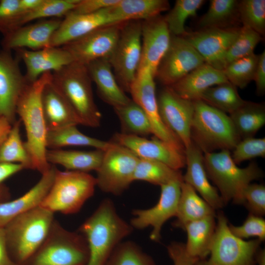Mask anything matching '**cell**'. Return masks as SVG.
<instances>
[{"label":"cell","mask_w":265,"mask_h":265,"mask_svg":"<svg viewBox=\"0 0 265 265\" xmlns=\"http://www.w3.org/2000/svg\"><path fill=\"white\" fill-rule=\"evenodd\" d=\"M133 228L117 213L113 202L103 200L79 228L89 250L86 265H105L116 246Z\"/></svg>","instance_id":"cell-1"},{"label":"cell","mask_w":265,"mask_h":265,"mask_svg":"<svg viewBox=\"0 0 265 265\" xmlns=\"http://www.w3.org/2000/svg\"><path fill=\"white\" fill-rule=\"evenodd\" d=\"M52 79V72L42 75L28 83L22 92L16 106V114L25 126L26 140L25 146L30 157L32 169L42 174L51 167L46 160L47 129L43 113L41 97L45 85Z\"/></svg>","instance_id":"cell-2"},{"label":"cell","mask_w":265,"mask_h":265,"mask_svg":"<svg viewBox=\"0 0 265 265\" xmlns=\"http://www.w3.org/2000/svg\"><path fill=\"white\" fill-rule=\"evenodd\" d=\"M55 219L54 213L38 206L13 219L4 227L9 255L23 265L46 238Z\"/></svg>","instance_id":"cell-3"},{"label":"cell","mask_w":265,"mask_h":265,"mask_svg":"<svg viewBox=\"0 0 265 265\" xmlns=\"http://www.w3.org/2000/svg\"><path fill=\"white\" fill-rule=\"evenodd\" d=\"M92 81L86 65L77 62L52 72V82L71 106L80 125L97 128L102 115L94 101Z\"/></svg>","instance_id":"cell-4"},{"label":"cell","mask_w":265,"mask_h":265,"mask_svg":"<svg viewBox=\"0 0 265 265\" xmlns=\"http://www.w3.org/2000/svg\"><path fill=\"white\" fill-rule=\"evenodd\" d=\"M193 103L191 142L204 153L233 150L241 139L229 116L201 99Z\"/></svg>","instance_id":"cell-5"},{"label":"cell","mask_w":265,"mask_h":265,"mask_svg":"<svg viewBox=\"0 0 265 265\" xmlns=\"http://www.w3.org/2000/svg\"><path fill=\"white\" fill-rule=\"evenodd\" d=\"M204 162L209 179L219 190L224 204L232 201L243 204V193L252 181L264 176L262 170L255 162L240 168L233 161L230 151L204 153Z\"/></svg>","instance_id":"cell-6"},{"label":"cell","mask_w":265,"mask_h":265,"mask_svg":"<svg viewBox=\"0 0 265 265\" xmlns=\"http://www.w3.org/2000/svg\"><path fill=\"white\" fill-rule=\"evenodd\" d=\"M88 259L84 236L66 229L55 220L43 243L23 265H86Z\"/></svg>","instance_id":"cell-7"},{"label":"cell","mask_w":265,"mask_h":265,"mask_svg":"<svg viewBox=\"0 0 265 265\" xmlns=\"http://www.w3.org/2000/svg\"><path fill=\"white\" fill-rule=\"evenodd\" d=\"M96 186L95 177L88 173L57 169L52 186L40 206L53 213H77L93 195Z\"/></svg>","instance_id":"cell-8"},{"label":"cell","mask_w":265,"mask_h":265,"mask_svg":"<svg viewBox=\"0 0 265 265\" xmlns=\"http://www.w3.org/2000/svg\"><path fill=\"white\" fill-rule=\"evenodd\" d=\"M261 242L257 238L245 240L235 236L226 217L219 212L210 256L208 260L199 261L196 265H253Z\"/></svg>","instance_id":"cell-9"},{"label":"cell","mask_w":265,"mask_h":265,"mask_svg":"<svg viewBox=\"0 0 265 265\" xmlns=\"http://www.w3.org/2000/svg\"><path fill=\"white\" fill-rule=\"evenodd\" d=\"M141 24L140 21L124 23L116 46L108 58L119 85L126 92L130 91L141 61Z\"/></svg>","instance_id":"cell-10"},{"label":"cell","mask_w":265,"mask_h":265,"mask_svg":"<svg viewBox=\"0 0 265 265\" xmlns=\"http://www.w3.org/2000/svg\"><path fill=\"white\" fill-rule=\"evenodd\" d=\"M139 159L129 149L110 141L96 171L97 186L104 192L121 194L133 182V174Z\"/></svg>","instance_id":"cell-11"},{"label":"cell","mask_w":265,"mask_h":265,"mask_svg":"<svg viewBox=\"0 0 265 265\" xmlns=\"http://www.w3.org/2000/svg\"><path fill=\"white\" fill-rule=\"evenodd\" d=\"M155 76L148 67L138 69L130 91L132 100L144 110L150 122L154 136L185 151L180 139L164 125L159 111Z\"/></svg>","instance_id":"cell-12"},{"label":"cell","mask_w":265,"mask_h":265,"mask_svg":"<svg viewBox=\"0 0 265 265\" xmlns=\"http://www.w3.org/2000/svg\"><path fill=\"white\" fill-rule=\"evenodd\" d=\"M205 63L185 38L171 35L169 47L158 67L155 78L165 86H170Z\"/></svg>","instance_id":"cell-13"},{"label":"cell","mask_w":265,"mask_h":265,"mask_svg":"<svg viewBox=\"0 0 265 265\" xmlns=\"http://www.w3.org/2000/svg\"><path fill=\"white\" fill-rule=\"evenodd\" d=\"M183 181L175 180L160 186V194L158 203L147 209H135L130 224L134 229L152 228L150 238L158 242L161 239V232L164 224L175 216Z\"/></svg>","instance_id":"cell-14"},{"label":"cell","mask_w":265,"mask_h":265,"mask_svg":"<svg viewBox=\"0 0 265 265\" xmlns=\"http://www.w3.org/2000/svg\"><path fill=\"white\" fill-rule=\"evenodd\" d=\"M124 22L99 27L62 47L74 61L87 65L101 58H108L119 37Z\"/></svg>","instance_id":"cell-15"},{"label":"cell","mask_w":265,"mask_h":265,"mask_svg":"<svg viewBox=\"0 0 265 265\" xmlns=\"http://www.w3.org/2000/svg\"><path fill=\"white\" fill-rule=\"evenodd\" d=\"M157 101L162 122L180 139L185 149L188 147L192 143L190 129L194 111L193 101L181 97L168 86L160 91Z\"/></svg>","instance_id":"cell-16"},{"label":"cell","mask_w":265,"mask_h":265,"mask_svg":"<svg viewBox=\"0 0 265 265\" xmlns=\"http://www.w3.org/2000/svg\"><path fill=\"white\" fill-rule=\"evenodd\" d=\"M129 149L139 159L156 160L180 170L186 165L185 151L154 136L144 137L116 133L110 141Z\"/></svg>","instance_id":"cell-17"},{"label":"cell","mask_w":265,"mask_h":265,"mask_svg":"<svg viewBox=\"0 0 265 265\" xmlns=\"http://www.w3.org/2000/svg\"><path fill=\"white\" fill-rule=\"evenodd\" d=\"M240 27L209 28L187 32L183 36L202 57L205 62L220 70L229 47L238 36Z\"/></svg>","instance_id":"cell-18"},{"label":"cell","mask_w":265,"mask_h":265,"mask_svg":"<svg viewBox=\"0 0 265 265\" xmlns=\"http://www.w3.org/2000/svg\"><path fill=\"white\" fill-rule=\"evenodd\" d=\"M11 51L0 52V117L6 118L12 124L17 120L16 106L18 99L28 83Z\"/></svg>","instance_id":"cell-19"},{"label":"cell","mask_w":265,"mask_h":265,"mask_svg":"<svg viewBox=\"0 0 265 265\" xmlns=\"http://www.w3.org/2000/svg\"><path fill=\"white\" fill-rule=\"evenodd\" d=\"M171 34L164 17L159 15L142 21V53L139 68L148 67L155 77L158 67L167 52Z\"/></svg>","instance_id":"cell-20"},{"label":"cell","mask_w":265,"mask_h":265,"mask_svg":"<svg viewBox=\"0 0 265 265\" xmlns=\"http://www.w3.org/2000/svg\"><path fill=\"white\" fill-rule=\"evenodd\" d=\"M110 7L92 14H80L71 11L53 34L50 47H60L104 26L116 24Z\"/></svg>","instance_id":"cell-21"},{"label":"cell","mask_w":265,"mask_h":265,"mask_svg":"<svg viewBox=\"0 0 265 265\" xmlns=\"http://www.w3.org/2000/svg\"><path fill=\"white\" fill-rule=\"evenodd\" d=\"M62 19H45L34 24L20 26L3 36V50L26 49L37 51L50 47L51 38Z\"/></svg>","instance_id":"cell-22"},{"label":"cell","mask_w":265,"mask_h":265,"mask_svg":"<svg viewBox=\"0 0 265 265\" xmlns=\"http://www.w3.org/2000/svg\"><path fill=\"white\" fill-rule=\"evenodd\" d=\"M17 57L25 64L28 83L36 81L48 72H53L74 62L70 53L62 47H48L37 51L16 50Z\"/></svg>","instance_id":"cell-23"},{"label":"cell","mask_w":265,"mask_h":265,"mask_svg":"<svg viewBox=\"0 0 265 265\" xmlns=\"http://www.w3.org/2000/svg\"><path fill=\"white\" fill-rule=\"evenodd\" d=\"M203 153L192 142L185 149L186 170L183 181L192 186L213 209L218 210L225 204L217 188L209 181Z\"/></svg>","instance_id":"cell-24"},{"label":"cell","mask_w":265,"mask_h":265,"mask_svg":"<svg viewBox=\"0 0 265 265\" xmlns=\"http://www.w3.org/2000/svg\"><path fill=\"white\" fill-rule=\"evenodd\" d=\"M57 168L51 164L39 181L27 192L13 200L0 202V227L3 228L17 216L40 206L53 183Z\"/></svg>","instance_id":"cell-25"},{"label":"cell","mask_w":265,"mask_h":265,"mask_svg":"<svg viewBox=\"0 0 265 265\" xmlns=\"http://www.w3.org/2000/svg\"><path fill=\"white\" fill-rule=\"evenodd\" d=\"M227 82L222 70L205 63L168 87L181 97L194 101L208 88Z\"/></svg>","instance_id":"cell-26"},{"label":"cell","mask_w":265,"mask_h":265,"mask_svg":"<svg viewBox=\"0 0 265 265\" xmlns=\"http://www.w3.org/2000/svg\"><path fill=\"white\" fill-rule=\"evenodd\" d=\"M41 101L47 131L80 125L74 110L52 80L44 87Z\"/></svg>","instance_id":"cell-27"},{"label":"cell","mask_w":265,"mask_h":265,"mask_svg":"<svg viewBox=\"0 0 265 265\" xmlns=\"http://www.w3.org/2000/svg\"><path fill=\"white\" fill-rule=\"evenodd\" d=\"M86 66L99 96L105 102L115 107L131 100L119 85L108 58L94 60Z\"/></svg>","instance_id":"cell-28"},{"label":"cell","mask_w":265,"mask_h":265,"mask_svg":"<svg viewBox=\"0 0 265 265\" xmlns=\"http://www.w3.org/2000/svg\"><path fill=\"white\" fill-rule=\"evenodd\" d=\"M215 215V210L192 186L183 181L173 226L183 229L187 223Z\"/></svg>","instance_id":"cell-29"},{"label":"cell","mask_w":265,"mask_h":265,"mask_svg":"<svg viewBox=\"0 0 265 265\" xmlns=\"http://www.w3.org/2000/svg\"><path fill=\"white\" fill-rule=\"evenodd\" d=\"M170 7L166 0H119L110 7L116 23L144 21L160 15Z\"/></svg>","instance_id":"cell-30"},{"label":"cell","mask_w":265,"mask_h":265,"mask_svg":"<svg viewBox=\"0 0 265 265\" xmlns=\"http://www.w3.org/2000/svg\"><path fill=\"white\" fill-rule=\"evenodd\" d=\"M104 151H83L61 149H47L46 160L50 164H59L67 170L86 172L97 171L100 166Z\"/></svg>","instance_id":"cell-31"},{"label":"cell","mask_w":265,"mask_h":265,"mask_svg":"<svg viewBox=\"0 0 265 265\" xmlns=\"http://www.w3.org/2000/svg\"><path fill=\"white\" fill-rule=\"evenodd\" d=\"M215 216L193 221L185 226L183 230L187 234L185 248L191 257L200 261L209 255L216 227Z\"/></svg>","instance_id":"cell-32"},{"label":"cell","mask_w":265,"mask_h":265,"mask_svg":"<svg viewBox=\"0 0 265 265\" xmlns=\"http://www.w3.org/2000/svg\"><path fill=\"white\" fill-rule=\"evenodd\" d=\"M238 1L237 0H211L208 11L198 23L200 29L230 28L239 27Z\"/></svg>","instance_id":"cell-33"},{"label":"cell","mask_w":265,"mask_h":265,"mask_svg":"<svg viewBox=\"0 0 265 265\" xmlns=\"http://www.w3.org/2000/svg\"><path fill=\"white\" fill-rule=\"evenodd\" d=\"M229 116L241 139L254 137L265 124V106L246 101Z\"/></svg>","instance_id":"cell-34"},{"label":"cell","mask_w":265,"mask_h":265,"mask_svg":"<svg viewBox=\"0 0 265 265\" xmlns=\"http://www.w3.org/2000/svg\"><path fill=\"white\" fill-rule=\"evenodd\" d=\"M77 126H69L61 128L48 130L46 135L47 149H55L68 146L92 147L96 149L105 150L109 146L107 142L86 135L81 132Z\"/></svg>","instance_id":"cell-35"},{"label":"cell","mask_w":265,"mask_h":265,"mask_svg":"<svg viewBox=\"0 0 265 265\" xmlns=\"http://www.w3.org/2000/svg\"><path fill=\"white\" fill-rule=\"evenodd\" d=\"M113 108L120 122L121 133L141 137L153 134L147 115L132 99L127 104Z\"/></svg>","instance_id":"cell-36"},{"label":"cell","mask_w":265,"mask_h":265,"mask_svg":"<svg viewBox=\"0 0 265 265\" xmlns=\"http://www.w3.org/2000/svg\"><path fill=\"white\" fill-rule=\"evenodd\" d=\"M133 180L145 181L160 186L173 181H183V175L180 170L174 169L161 162L139 159Z\"/></svg>","instance_id":"cell-37"},{"label":"cell","mask_w":265,"mask_h":265,"mask_svg":"<svg viewBox=\"0 0 265 265\" xmlns=\"http://www.w3.org/2000/svg\"><path fill=\"white\" fill-rule=\"evenodd\" d=\"M200 99L229 114L242 106L246 101L240 97L237 88L229 82L208 88L202 94Z\"/></svg>","instance_id":"cell-38"},{"label":"cell","mask_w":265,"mask_h":265,"mask_svg":"<svg viewBox=\"0 0 265 265\" xmlns=\"http://www.w3.org/2000/svg\"><path fill=\"white\" fill-rule=\"evenodd\" d=\"M20 120H16L5 140L0 145V163H20L26 169H31L32 164L28 154L20 135Z\"/></svg>","instance_id":"cell-39"},{"label":"cell","mask_w":265,"mask_h":265,"mask_svg":"<svg viewBox=\"0 0 265 265\" xmlns=\"http://www.w3.org/2000/svg\"><path fill=\"white\" fill-rule=\"evenodd\" d=\"M204 0H177L173 7L164 16L171 35L183 36L187 32L185 28L186 20L196 15L205 2Z\"/></svg>","instance_id":"cell-40"},{"label":"cell","mask_w":265,"mask_h":265,"mask_svg":"<svg viewBox=\"0 0 265 265\" xmlns=\"http://www.w3.org/2000/svg\"><path fill=\"white\" fill-rule=\"evenodd\" d=\"M258 59L259 54L253 53L231 62L223 72L230 83L243 89L253 80Z\"/></svg>","instance_id":"cell-41"},{"label":"cell","mask_w":265,"mask_h":265,"mask_svg":"<svg viewBox=\"0 0 265 265\" xmlns=\"http://www.w3.org/2000/svg\"><path fill=\"white\" fill-rule=\"evenodd\" d=\"M80 0H43L42 3L31 11L22 15L18 27L36 20L46 18L64 17L72 11ZM17 27V28H18Z\"/></svg>","instance_id":"cell-42"},{"label":"cell","mask_w":265,"mask_h":265,"mask_svg":"<svg viewBox=\"0 0 265 265\" xmlns=\"http://www.w3.org/2000/svg\"><path fill=\"white\" fill-rule=\"evenodd\" d=\"M105 265H156L135 243L123 241L114 249Z\"/></svg>","instance_id":"cell-43"},{"label":"cell","mask_w":265,"mask_h":265,"mask_svg":"<svg viewBox=\"0 0 265 265\" xmlns=\"http://www.w3.org/2000/svg\"><path fill=\"white\" fill-rule=\"evenodd\" d=\"M262 36L252 29L241 26L238 34L228 50L224 60V69L231 62L250 55L262 40Z\"/></svg>","instance_id":"cell-44"},{"label":"cell","mask_w":265,"mask_h":265,"mask_svg":"<svg viewBox=\"0 0 265 265\" xmlns=\"http://www.w3.org/2000/svg\"><path fill=\"white\" fill-rule=\"evenodd\" d=\"M238 12L242 26L260 34H265V0H242L238 1Z\"/></svg>","instance_id":"cell-45"},{"label":"cell","mask_w":265,"mask_h":265,"mask_svg":"<svg viewBox=\"0 0 265 265\" xmlns=\"http://www.w3.org/2000/svg\"><path fill=\"white\" fill-rule=\"evenodd\" d=\"M231 157L238 165L246 160L265 157V138L248 137L241 139L233 149Z\"/></svg>","instance_id":"cell-46"},{"label":"cell","mask_w":265,"mask_h":265,"mask_svg":"<svg viewBox=\"0 0 265 265\" xmlns=\"http://www.w3.org/2000/svg\"><path fill=\"white\" fill-rule=\"evenodd\" d=\"M229 227L232 234L241 239L256 237L262 242L265 239V220L262 216L249 213L242 225L229 223Z\"/></svg>","instance_id":"cell-47"},{"label":"cell","mask_w":265,"mask_h":265,"mask_svg":"<svg viewBox=\"0 0 265 265\" xmlns=\"http://www.w3.org/2000/svg\"><path fill=\"white\" fill-rule=\"evenodd\" d=\"M21 15L20 0H0V32L3 36L17 28Z\"/></svg>","instance_id":"cell-48"},{"label":"cell","mask_w":265,"mask_h":265,"mask_svg":"<svg viewBox=\"0 0 265 265\" xmlns=\"http://www.w3.org/2000/svg\"><path fill=\"white\" fill-rule=\"evenodd\" d=\"M250 213L262 216L265 214V186L263 184H249L243 193V204Z\"/></svg>","instance_id":"cell-49"},{"label":"cell","mask_w":265,"mask_h":265,"mask_svg":"<svg viewBox=\"0 0 265 265\" xmlns=\"http://www.w3.org/2000/svg\"><path fill=\"white\" fill-rule=\"evenodd\" d=\"M167 249L174 265H196L199 261L187 253L184 243L172 242L167 246Z\"/></svg>","instance_id":"cell-50"},{"label":"cell","mask_w":265,"mask_h":265,"mask_svg":"<svg viewBox=\"0 0 265 265\" xmlns=\"http://www.w3.org/2000/svg\"><path fill=\"white\" fill-rule=\"evenodd\" d=\"M119 0H80L71 11L77 14H92L117 4Z\"/></svg>","instance_id":"cell-51"},{"label":"cell","mask_w":265,"mask_h":265,"mask_svg":"<svg viewBox=\"0 0 265 265\" xmlns=\"http://www.w3.org/2000/svg\"><path fill=\"white\" fill-rule=\"evenodd\" d=\"M253 80L256 84V93L263 96L265 93V51L259 54L258 62Z\"/></svg>","instance_id":"cell-52"},{"label":"cell","mask_w":265,"mask_h":265,"mask_svg":"<svg viewBox=\"0 0 265 265\" xmlns=\"http://www.w3.org/2000/svg\"><path fill=\"white\" fill-rule=\"evenodd\" d=\"M24 169H26L25 167L20 163H0V185L5 180Z\"/></svg>","instance_id":"cell-53"},{"label":"cell","mask_w":265,"mask_h":265,"mask_svg":"<svg viewBox=\"0 0 265 265\" xmlns=\"http://www.w3.org/2000/svg\"><path fill=\"white\" fill-rule=\"evenodd\" d=\"M0 265H17L10 257L5 238L3 228L0 227Z\"/></svg>","instance_id":"cell-54"},{"label":"cell","mask_w":265,"mask_h":265,"mask_svg":"<svg viewBox=\"0 0 265 265\" xmlns=\"http://www.w3.org/2000/svg\"><path fill=\"white\" fill-rule=\"evenodd\" d=\"M43 1V0H20L21 16L36 8Z\"/></svg>","instance_id":"cell-55"},{"label":"cell","mask_w":265,"mask_h":265,"mask_svg":"<svg viewBox=\"0 0 265 265\" xmlns=\"http://www.w3.org/2000/svg\"><path fill=\"white\" fill-rule=\"evenodd\" d=\"M12 124L5 117H0V145L5 140Z\"/></svg>","instance_id":"cell-56"},{"label":"cell","mask_w":265,"mask_h":265,"mask_svg":"<svg viewBox=\"0 0 265 265\" xmlns=\"http://www.w3.org/2000/svg\"><path fill=\"white\" fill-rule=\"evenodd\" d=\"M10 194L9 189L5 186L0 185V202L8 201L10 198Z\"/></svg>","instance_id":"cell-57"},{"label":"cell","mask_w":265,"mask_h":265,"mask_svg":"<svg viewBox=\"0 0 265 265\" xmlns=\"http://www.w3.org/2000/svg\"><path fill=\"white\" fill-rule=\"evenodd\" d=\"M256 259L258 265H265V251L260 250L256 254Z\"/></svg>","instance_id":"cell-58"}]
</instances>
